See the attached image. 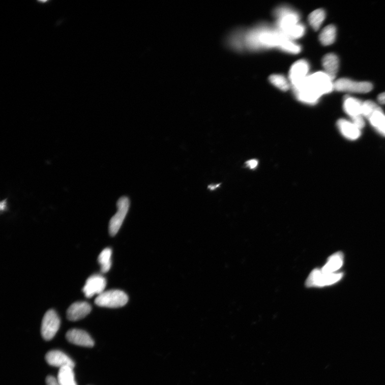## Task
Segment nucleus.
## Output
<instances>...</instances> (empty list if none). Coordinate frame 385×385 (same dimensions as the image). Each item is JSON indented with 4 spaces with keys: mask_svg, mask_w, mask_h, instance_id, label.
<instances>
[{
    "mask_svg": "<svg viewBox=\"0 0 385 385\" xmlns=\"http://www.w3.org/2000/svg\"><path fill=\"white\" fill-rule=\"evenodd\" d=\"M287 38L280 31L260 29L250 34L247 38V44L252 48L280 47L283 41Z\"/></svg>",
    "mask_w": 385,
    "mask_h": 385,
    "instance_id": "nucleus-1",
    "label": "nucleus"
},
{
    "mask_svg": "<svg viewBox=\"0 0 385 385\" xmlns=\"http://www.w3.org/2000/svg\"><path fill=\"white\" fill-rule=\"evenodd\" d=\"M325 72L319 71L308 76L305 81L307 85L319 97L334 90V82Z\"/></svg>",
    "mask_w": 385,
    "mask_h": 385,
    "instance_id": "nucleus-2",
    "label": "nucleus"
},
{
    "mask_svg": "<svg viewBox=\"0 0 385 385\" xmlns=\"http://www.w3.org/2000/svg\"><path fill=\"white\" fill-rule=\"evenodd\" d=\"M128 301L127 294L123 291L112 289L104 291L96 299L95 303L99 307L116 308L126 305Z\"/></svg>",
    "mask_w": 385,
    "mask_h": 385,
    "instance_id": "nucleus-3",
    "label": "nucleus"
},
{
    "mask_svg": "<svg viewBox=\"0 0 385 385\" xmlns=\"http://www.w3.org/2000/svg\"><path fill=\"white\" fill-rule=\"evenodd\" d=\"M60 327V318L54 310H49L45 314L41 324V334L43 338L49 341L53 339Z\"/></svg>",
    "mask_w": 385,
    "mask_h": 385,
    "instance_id": "nucleus-4",
    "label": "nucleus"
},
{
    "mask_svg": "<svg viewBox=\"0 0 385 385\" xmlns=\"http://www.w3.org/2000/svg\"><path fill=\"white\" fill-rule=\"evenodd\" d=\"M130 205V200L127 196H122L118 200L117 212L111 218L109 222V231L111 236L115 235L118 233L128 214Z\"/></svg>",
    "mask_w": 385,
    "mask_h": 385,
    "instance_id": "nucleus-5",
    "label": "nucleus"
},
{
    "mask_svg": "<svg viewBox=\"0 0 385 385\" xmlns=\"http://www.w3.org/2000/svg\"><path fill=\"white\" fill-rule=\"evenodd\" d=\"M371 83L357 81L347 78H341L334 82V90L339 92L367 93L372 91Z\"/></svg>",
    "mask_w": 385,
    "mask_h": 385,
    "instance_id": "nucleus-6",
    "label": "nucleus"
},
{
    "mask_svg": "<svg viewBox=\"0 0 385 385\" xmlns=\"http://www.w3.org/2000/svg\"><path fill=\"white\" fill-rule=\"evenodd\" d=\"M343 276L341 273L325 274L321 270L315 269L309 276L306 285L308 287H322L334 284L339 281Z\"/></svg>",
    "mask_w": 385,
    "mask_h": 385,
    "instance_id": "nucleus-7",
    "label": "nucleus"
},
{
    "mask_svg": "<svg viewBox=\"0 0 385 385\" xmlns=\"http://www.w3.org/2000/svg\"><path fill=\"white\" fill-rule=\"evenodd\" d=\"M275 14L279 18L278 25L281 33H285L298 24L299 16L292 10L286 8H279Z\"/></svg>",
    "mask_w": 385,
    "mask_h": 385,
    "instance_id": "nucleus-8",
    "label": "nucleus"
},
{
    "mask_svg": "<svg viewBox=\"0 0 385 385\" xmlns=\"http://www.w3.org/2000/svg\"><path fill=\"white\" fill-rule=\"evenodd\" d=\"M106 285L107 281L105 277L100 275H94L87 279L82 291L86 297L90 298L102 293Z\"/></svg>",
    "mask_w": 385,
    "mask_h": 385,
    "instance_id": "nucleus-9",
    "label": "nucleus"
},
{
    "mask_svg": "<svg viewBox=\"0 0 385 385\" xmlns=\"http://www.w3.org/2000/svg\"><path fill=\"white\" fill-rule=\"evenodd\" d=\"M309 70V64L305 60L298 61L291 67L289 79L293 87L299 84L308 76Z\"/></svg>",
    "mask_w": 385,
    "mask_h": 385,
    "instance_id": "nucleus-10",
    "label": "nucleus"
},
{
    "mask_svg": "<svg viewBox=\"0 0 385 385\" xmlns=\"http://www.w3.org/2000/svg\"><path fill=\"white\" fill-rule=\"evenodd\" d=\"M66 338L73 344L80 346L92 347L95 345V342L87 333L79 329H71L68 331Z\"/></svg>",
    "mask_w": 385,
    "mask_h": 385,
    "instance_id": "nucleus-11",
    "label": "nucleus"
},
{
    "mask_svg": "<svg viewBox=\"0 0 385 385\" xmlns=\"http://www.w3.org/2000/svg\"><path fill=\"white\" fill-rule=\"evenodd\" d=\"M49 365L60 368L65 367H75V363L65 353L60 350L49 351L45 357Z\"/></svg>",
    "mask_w": 385,
    "mask_h": 385,
    "instance_id": "nucleus-12",
    "label": "nucleus"
},
{
    "mask_svg": "<svg viewBox=\"0 0 385 385\" xmlns=\"http://www.w3.org/2000/svg\"><path fill=\"white\" fill-rule=\"evenodd\" d=\"M92 307L86 302H77L72 304L67 312V318L71 321H77L85 318L91 311Z\"/></svg>",
    "mask_w": 385,
    "mask_h": 385,
    "instance_id": "nucleus-13",
    "label": "nucleus"
},
{
    "mask_svg": "<svg viewBox=\"0 0 385 385\" xmlns=\"http://www.w3.org/2000/svg\"><path fill=\"white\" fill-rule=\"evenodd\" d=\"M337 126L342 136L349 140H356L361 137V130L351 121L340 119Z\"/></svg>",
    "mask_w": 385,
    "mask_h": 385,
    "instance_id": "nucleus-14",
    "label": "nucleus"
},
{
    "mask_svg": "<svg viewBox=\"0 0 385 385\" xmlns=\"http://www.w3.org/2000/svg\"><path fill=\"white\" fill-rule=\"evenodd\" d=\"M362 102L355 98L346 96L343 100V110L351 119L362 116Z\"/></svg>",
    "mask_w": 385,
    "mask_h": 385,
    "instance_id": "nucleus-15",
    "label": "nucleus"
},
{
    "mask_svg": "<svg viewBox=\"0 0 385 385\" xmlns=\"http://www.w3.org/2000/svg\"><path fill=\"white\" fill-rule=\"evenodd\" d=\"M322 65L326 74L334 80L339 68V60L338 56L333 53L327 54L322 60Z\"/></svg>",
    "mask_w": 385,
    "mask_h": 385,
    "instance_id": "nucleus-16",
    "label": "nucleus"
},
{
    "mask_svg": "<svg viewBox=\"0 0 385 385\" xmlns=\"http://www.w3.org/2000/svg\"><path fill=\"white\" fill-rule=\"evenodd\" d=\"M343 262V254L338 252L329 257L328 262L320 269L321 271L325 274H334L342 266Z\"/></svg>",
    "mask_w": 385,
    "mask_h": 385,
    "instance_id": "nucleus-17",
    "label": "nucleus"
},
{
    "mask_svg": "<svg viewBox=\"0 0 385 385\" xmlns=\"http://www.w3.org/2000/svg\"><path fill=\"white\" fill-rule=\"evenodd\" d=\"M368 120L371 126L385 137V114L381 108L374 112Z\"/></svg>",
    "mask_w": 385,
    "mask_h": 385,
    "instance_id": "nucleus-18",
    "label": "nucleus"
},
{
    "mask_svg": "<svg viewBox=\"0 0 385 385\" xmlns=\"http://www.w3.org/2000/svg\"><path fill=\"white\" fill-rule=\"evenodd\" d=\"M73 369L70 367L60 369L57 379L60 385H77Z\"/></svg>",
    "mask_w": 385,
    "mask_h": 385,
    "instance_id": "nucleus-19",
    "label": "nucleus"
},
{
    "mask_svg": "<svg viewBox=\"0 0 385 385\" xmlns=\"http://www.w3.org/2000/svg\"><path fill=\"white\" fill-rule=\"evenodd\" d=\"M337 29L335 26L330 25L321 31L319 39L324 46H329L335 43L336 38Z\"/></svg>",
    "mask_w": 385,
    "mask_h": 385,
    "instance_id": "nucleus-20",
    "label": "nucleus"
},
{
    "mask_svg": "<svg viewBox=\"0 0 385 385\" xmlns=\"http://www.w3.org/2000/svg\"><path fill=\"white\" fill-rule=\"evenodd\" d=\"M112 251L109 248L103 249L98 257V261L101 265L102 273H107L111 267Z\"/></svg>",
    "mask_w": 385,
    "mask_h": 385,
    "instance_id": "nucleus-21",
    "label": "nucleus"
},
{
    "mask_svg": "<svg viewBox=\"0 0 385 385\" xmlns=\"http://www.w3.org/2000/svg\"><path fill=\"white\" fill-rule=\"evenodd\" d=\"M325 13L324 10L319 9L311 13L308 18L309 22L314 30L317 31L323 23L325 19Z\"/></svg>",
    "mask_w": 385,
    "mask_h": 385,
    "instance_id": "nucleus-22",
    "label": "nucleus"
},
{
    "mask_svg": "<svg viewBox=\"0 0 385 385\" xmlns=\"http://www.w3.org/2000/svg\"><path fill=\"white\" fill-rule=\"evenodd\" d=\"M381 109L376 103L368 100L363 102L362 114L364 118L369 119L375 111Z\"/></svg>",
    "mask_w": 385,
    "mask_h": 385,
    "instance_id": "nucleus-23",
    "label": "nucleus"
},
{
    "mask_svg": "<svg viewBox=\"0 0 385 385\" xmlns=\"http://www.w3.org/2000/svg\"><path fill=\"white\" fill-rule=\"evenodd\" d=\"M305 33V27L301 24H297L290 28L286 33H283L289 39H299L303 37Z\"/></svg>",
    "mask_w": 385,
    "mask_h": 385,
    "instance_id": "nucleus-24",
    "label": "nucleus"
},
{
    "mask_svg": "<svg viewBox=\"0 0 385 385\" xmlns=\"http://www.w3.org/2000/svg\"><path fill=\"white\" fill-rule=\"evenodd\" d=\"M270 82L280 90L287 91L289 88V85L286 78L280 75H273L269 78Z\"/></svg>",
    "mask_w": 385,
    "mask_h": 385,
    "instance_id": "nucleus-25",
    "label": "nucleus"
},
{
    "mask_svg": "<svg viewBox=\"0 0 385 385\" xmlns=\"http://www.w3.org/2000/svg\"><path fill=\"white\" fill-rule=\"evenodd\" d=\"M279 48L287 53L294 54L300 53L301 51V47L288 38L283 41Z\"/></svg>",
    "mask_w": 385,
    "mask_h": 385,
    "instance_id": "nucleus-26",
    "label": "nucleus"
},
{
    "mask_svg": "<svg viewBox=\"0 0 385 385\" xmlns=\"http://www.w3.org/2000/svg\"><path fill=\"white\" fill-rule=\"evenodd\" d=\"M351 122L360 130L365 127V121H364V117L362 116L351 119Z\"/></svg>",
    "mask_w": 385,
    "mask_h": 385,
    "instance_id": "nucleus-27",
    "label": "nucleus"
},
{
    "mask_svg": "<svg viewBox=\"0 0 385 385\" xmlns=\"http://www.w3.org/2000/svg\"><path fill=\"white\" fill-rule=\"evenodd\" d=\"M47 385H60L57 378L53 376H49L46 380Z\"/></svg>",
    "mask_w": 385,
    "mask_h": 385,
    "instance_id": "nucleus-28",
    "label": "nucleus"
},
{
    "mask_svg": "<svg viewBox=\"0 0 385 385\" xmlns=\"http://www.w3.org/2000/svg\"><path fill=\"white\" fill-rule=\"evenodd\" d=\"M258 161L256 160H251L248 161L247 163V167L251 169H254L256 168L258 165Z\"/></svg>",
    "mask_w": 385,
    "mask_h": 385,
    "instance_id": "nucleus-29",
    "label": "nucleus"
},
{
    "mask_svg": "<svg viewBox=\"0 0 385 385\" xmlns=\"http://www.w3.org/2000/svg\"><path fill=\"white\" fill-rule=\"evenodd\" d=\"M379 102L382 105H385V92L380 94L378 97Z\"/></svg>",
    "mask_w": 385,
    "mask_h": 385,
    "instance_id": "nucleus-30",
    "label": "nucleus"
},
{
    "mask_svg": "<svg viewBox=\"0 0 385 385\" xmlns=\"http://www.w3.org/2000/svg\"><path fill=\"white\" fill-rule=\"evenodd\" d=\"M6 206V200L2 201L1 203V204H0V207H1V210L4 211L5 209Z\"/></svg>",
    "mask_w": 385,
    "mask_h": 385,
    "instance_id": "nucleus-31",
    "label": "nucleus"
}]
</instances>
